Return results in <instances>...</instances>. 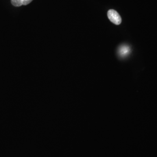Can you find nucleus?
I'll return each instance as SVG.
<instances>
[{
	"label": "nucleus",
	"instance_id": "obj_2",
	"mask_svg": "<svg viewBox=\"0 0 157 157\" xmlns=\"http://www.w3.org/2000/svg\"><path fill=\"white\" fill-rule=\"evenodd\" d=\"M130 51V48L129 46L127 45H123L119 47L118 53L120 56L124 58L129 55Z\"/></svg>",
	"mask_w": 157,
	"mask_h": 157
},
{
	"label": "nucleus",
	"instance_id": "obj_3",
	"mask_svg": "<svg viewBox=\"0 0 157 157\" xmlns=\"http://www.w3.org/2000/svg\"><path fill=\"white\" fill-rule=\"evenodd\" d=\"M33 0H11V4L13 6L19 7L22 6H26Z\"/></svg>",
	"mask_w": 157,
	"mask_h": 157
},
{
	"label": "nucleus",
	"instance_id": "obj_1",
	"mask_svg": "<svg viewBox=\"0 0 157 157\" xmlns=\"http://www.w3.org/2000/svg\"><path fill=\"white\" fill-rule=\"evenodd\" d=\"M108 17L111 22L119 25L122 22V19L117 12L113 10H110L108 12Z\"/></svg>",
	"mask_w": 157,
	"mask_h": 157
}]
</instances>
